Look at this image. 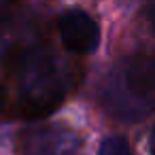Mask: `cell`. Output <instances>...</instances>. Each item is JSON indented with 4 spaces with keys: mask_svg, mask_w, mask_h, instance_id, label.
<instances>
[{
    "mask_svg": "<svg viewBox=\"0 0 155 155\" xmlns=\"http://www.w3.org/2000/svg\"><path fill=\"white\" fill-rule=\"evenodd\" d=\"M58 32L62 38V45L70 53H94L100 45V28L96 19L81 11V9H68L58 17Z\"/></svg>",
    "mask_w": 155,
    "mask_h": 155,
    "instance_id": "277c9868",
    "label": "cell"
},
{
    "mask_svg": "<svg viewBox=\"0 0 155 155\" xmlns=\"http://www.w3.org/2000/svg\"><path fill=\"white\" fill-rule=\"evenodd\" d=\"M151 151H153V155H155V130H153V136H151Z\"/></svg>",
    "mask_w": 155,
    "mask_h": 155,
    "instance_id": "52a82bcc",
    "label": "cell"
},
{
    "mask_svg": "<svg viewBox=\"0 0 155 155\" xmlns=\"http://www.w3.org/2000/svg\"><path fill=\"white\" fill-rule=\"evenodd\" d=\"M0 17H2V7H0Z\"/></svg>",
    "mask_w": 155,
    "mask_h": 155,
    "instance_id": "ba28073f",
    "label": "cell"
},
{
    "mask_svg": "<svg viewBox=\"0 0 155 155\" xmlns=\"http://www.w3.org/2000/svg\"><path fill=\"white\" fill-rule=\"evenodd\" d=\"M147 17H149V21H151V26L155 28V2L147 7Z\"/></svg>",
    "mask_w": 155,
    "mask_h": 155,
    "instance_id": "8992f818",
    "label": "cell"
},
{
    "mask_svg": "<svg viewBox=\"0 0 155 155\" xmlns=\"http://www.w3.org/2000/svg\"><path fill=\"white\" fill-rule=\"evenodd\" d=\"M98 155H132V151L123 136H106L100 142Z\"/></svg>",
    "mask_w": 155,
    "mask_h": 155,
    "instance_id": "5b68a950",
    "label": "cell"
},
{
    "mask_svg": "<svg viewBox=\"0 0 155 155\" xmlns=\"http://www.w3.org/2000/svg\"><path fill=\"white\" fill-rule=\"evenodd\" d=\"M81 140L62 125H32L19 134V155H77Z\"/></svg>",
    "mask_w": 155,
    "mask_h": 155,
    "instance_id": "3957f363",
    "label": "cell"
},
{
    "mask_svg": "<svg viewBox=\"0 0 155 155\" xmlns=\"http://www.w3.org/2000/svg\"><path fill=\"white\" fill-rule=\"evenodd\" d=\"M15 87L28 113H49L62 100V74L53 55L41 47L24 49L15 66Z\"/></svg>",
    "mask_w": 155,
    "mask_h": 155,
    "instance_id": "7a4b0ae2",
    "label": "cell"
},
{
    "mask_svg": "<svg viewBox=\"0 0 155 155\" xmlns=\"http://www.w3.org/2000/svg\"><path fill=\"white\" fill-rule=\"evenodd\" d=\"M104 110L117 121H142L155 110V55L138 53L119 62L102 87Z\"/></svg>",
    "mask_w": 155,
    "mask_h": 155,
    "instance_id": "6da1fadb",
    "label": "cell"
}]
</instances>
